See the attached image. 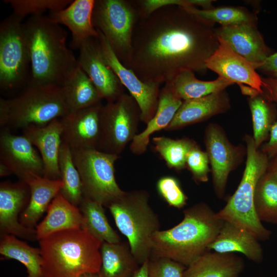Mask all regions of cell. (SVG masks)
<instances>
[{
	"label": "cell",
	"mask_w": 277,
	"mask_h": 277,
	"mask_svg": "<svg viewBox=\"0 0 277 277\" xmlns=\"http://www.w3.org/2000/svg\"><path fill=\"white\" fill-rule=\"evenodd\" d=\"M219 44L214 23L169 5L139 19L125 66L144 82L170 83L183 70L206 72Z\"/></svg>",
	"instance_id": "obj_1"
},
{
	"label": "cell",
	"mask_w": 277,
	"mask_h": 277,
	"mask_svg": "<svg viewBox=\"0 0 277 277\" xmlns=\"http://www.w3.org/2000/svg\"><path fill=\"white\" fill-rule=\"evenodd\" d=\"M23 25L30 63L29 83L62 86L78 66L66 45L67 31L43 14L30 16Z\"/></svg>",
	"instance_id": "obj_2"
},
{
	"label": "cell",
	"mask_w": 277,
	"mask_h": 277,
	"mask_svg": "<svg viewBox=\"0 0 277 277\" xmlns=\"http://www.w3.org/2000/svg\"><path fill=\"white\" fill-rule=\"evenodd\" d=\"M183 213L180 223L153 234L149 259L166 258L187 267L209 251L208 246L217 235L224 221L204 202L185 209Z\"/></svg>",
	"instance_id": "obj_3"
},
{
	"label": "cell",
	"mask_w": 277,
	"mask_h": 277,
	"mask_svg": "<svg viewBox=\"0 0 277 277\" xmlns=\"http://www.w3.org/2000/svg\"><path fill=\"white\" fill-rule=\"evenodd\" d=\"M38 243L44 277H79L99 272L102 242L84 229L55 232Z\"/></svg>",
	"instance_id": "obj_4"
},
{
	"label": "cell",
	"mask_w": 277,
	"mask_h": 277,
	"mask_svg": "<svg viewBox=\"0 0 277 277\" xmlns=\"http://www.w3.org/2000/svg\"><path fill=\"white\" fill-rule=\"evenodd\" d=\"M246 147V161L241 182L225 206L216 213L217 216L254 235L258 240H266L271 232L259 219L254 207L255 187L260 177L266 172L269 159L257 148L253 137H244Z\"/></svg>",
	"instance_id": "obj_5"
},
{
	"label": "cell",
	"mask_w": 277,
	"mask_h": 277,
	"mask_svg": "<svg viewBox=\"0 0 277 277\" xmlns=\"http://www.w3.org/2000/svg\"><path fill=\"white\" fill-rule=\"evenodd\" d=\"M69 112L61 86L29 83L18 96L0 98V126L18 129L43 127Z\"/></svg>",
	"instance_id": "obj_6"
},
{
	"label": "cell",
	"mask_w": 277,
	"mask_h": 277,
	"mask_svg": "<svg viewBox=\"0 0 277 277\" xmlns=\"http://www.w3.org/2000/svg\"><path fill=\"white\" fill-rule=\"evenodd\" d=\"M144 190L125 191L108 207L120 231L128 241L131 252L139 265L148 260L151 239L160 230L159 217L149 204Z\"/></svg>",
	"instance_id": "obj_7"
},
{
	"label": "cell",
	"mask_w": 277,
	"mask_h": 277,
	"mask_svg": "<svg viewBox=\"0 0 277 277\" xmlns=\"http://www.w3.org/2000/svg\"><path fill=\"white\" fill-rule=\"evenodd\" d=\"M140 18L136 1L95 0L93 25L125 66L130 59L134 29Z\"/></svg>",
	"instance_id": "obj_8"
},
{
	"label": "cell",
	"mask_w": 277,
	"mask_h": 277,
	"mask_svg": "<svg viewBox=\"0 0 277 277\" xmlns=\"http://www.w3.org/2000/svg\"><path fill=\"white\" fill-rule=\"evenodd\" d=\"M71 151L81 176L83 196L108 207L124 193L115 177L114 164L118 155L96 149Z\"/></svg>",
	"instance_id": "obj_9"
},
{
	"label": "cell",
	"mask_w": 277,
	"mask_h": 277,
	"mask_svg": "<svg viewBox=\"0 0 277 277\" xmlns=\"http://www.w3.org/2000/svg\"><path fill=\"white\" fill-rule=\"evenodd\" d=\"M141 111L135 100L124 93L107 102L100 112V136L97 149L118 155L137 134Z\"/></svg>",
	"instance_id": "obj_10"
},
{
	"label": "cell",
	"mask_w": 277,
	"mask_h": 277,
	"mask_svg": "<svg viewBox=\"0 0 277 277\" xmlns=\"http://www.w3.org/2000/svg\"><path fill=\"white\" fill-rule=\"evenodd\" d=\"M23 19L12 14L0 25V86L17 88L25 82L30 66Z\"/></svg>",
	"instance_id": "obj_11"
},
{
	"label": "cell",
	"mask_w": 277,
	"mask_h": 277,
	"mask_svg": "<svg viewBox=\"0 0 277 277\" xmlns=\"http://www.w3.org/2000/svg\"><path fill=\"white\" fill-rule=\"evenodd\" d=\"M204 144L211 166L213 190L217 197L225 194L229 175L246 156V147L234 145L219 124L209 123L205 128Z\"/></svg>",
	"instance_id": "obj_12"
},
{
	"label": "cell",
	"mask_w": 277,
	"mask_h": 277,
	"mask_svg": "<svg viewBox=\"0 0 277 277\" xmlns=\"http://www.w3.org/2000/svg\"><path fill=\"white\" fill-rule=\"evenodd\" d=\"M103 57L108 66L135 100L141 111V120L147 124L154 116L158 105L160 84L142 81L118 60L104 36L98 30Z\"/></svg>",
	"instance_id": "obj_13"
},
{
	"label": "cell",
	"mask_w": 277,
	"mask_h": 277,
	"mask_svg": "<svg viewBox=\"0 0 277 277\" xmlns=\"http://www.w3.org/2000/svg\"><path fill=\"white\" fill-rule=\"evenodd\" d=\"M77 62L88 76L102 99L107 102L116 100L124 93L125 87L107 64L98 37L84 41L78 48Z\"/></svg>",
	"instance_id": "obj_14"
},
{
	"label": "cell",
	"mask_w": 277,
	"mask_h": 277,
	"mask_svg": "<svg viewBox=\"0 0 277 277\" xmlns=\"http://www.w3.org/2000/svg\"><path fill=\"white\" fill-rule=\"evenodd\" d=\"M0 163L21 181L29 176H44V166L39 152L24 135H16L3 128L0 134Z\"/></svg>",
	"instance_id": "obj_15"
},
{
	"label": "cell",
	"mask_w": 277,
	"mask_h": 277,
	"mask_svg": "<svg viewBox=\"0 0 277 277\" xmlns=\"http://www.w3.org/2000/svg\"><path fill=\"white\" fill-rule=\"evenodd\" d=\"M30 197L28 185L24 181L0 184V233L9 234L31 241L37 240L35 229L22 225L18 215L27 207Z\"/></svg>",
	"instance_id": "obj_16"
},
{
	"label": "cell",
	"mask_w": 277,
	"mask_h": 277,
	"mask_svg": "<svg viewBox=\"0 0 277 277\" xmlns=\"http://www.w3.org/2000/svg\"><path fill=\"white\" fill-rule=\"evenodd\" d=\"M102 103L70 112L60 118L62 142L71 150L97 149L100 136Z\"/></svg>",
	"instance_id": "obj_17"
},
{
	"label": "cell",
	"mask_w": 277,
	"mask_h": 277,
	"mask_svg": "<svg viewBox=\"0 0 277 277\" xmlns=\"http://www.w3.org/2000/svg\"><path fill=\"white\" fill-rule=\"evenodd\" d=\"M206 62L208 69L233 84L247 85L264 93L263 81L256 70L247 60L233 51L222 39Z\"/></svg>",
	"instance_id": "obj_18"
},
{
	"label": "cell",
	"mask_w": 277,
	"mask_h": 277,
	"mask_svg": "<svg viewBox=\"0 0 277 277\" xmlns=\"http://www.w3.org/2000/svg\"><path fill=\"white\" fill-rule=\"evenodd\" d=\"M216 34L218 38L250 63L256 70L273 53L265 44L256 24L221 26L216 28Z\"/></svg>",
	"instance_id": "obj_19"
},
{
	"label": "cell",
	"mask_w": 277,
	"mask_h": 277,
	"mask_svg": "<svg viewBox=\"0 0 277 277\" xmlns=\"http://www.w3.org/2000/svg\"><path fill=\"white\" fill-rule=\"evenodd\" d=\"M23 131V135L39 152L44 166V176L50 180H61L58 157L62 143V129L60 118L43 127L31 125Z\"/></svg>",
	"instance_id": "obj_20"
},
{
	"label": "cell",
	"mask_w": 277,
	"mask_h": 277,
	"mask_svg": "<svg viewBox=\"0 0 277 277\" xmlns=\"http://www.w3.org/2000/svg\"><path fill=\"white\" fill-rule=\"evenodd\" d=\"M230 100L225 90L191 100L183 101L173 120L165 129L173 131L200 123L228 111Z\"/></svg>",
	"instance_id": "obj_21"
},
{
	"label": "cell",
	"mask_w": 277,
	"mask_h": 277,
	"mask_svg": "<svg viewBox=\"0 0 277 277\" xmlns=\"http://www.w3.org/2000/svg\"><path fill=\"white\" fill-rule=\"evenodd\" d=\"M95 0L73 1L64 9L49 12L48 17L53 22L66 26L71 32V48L78 49L86 40L98 37L92 23Z\"/></svg>",
	"instance_id": "obj_22"
},
{
	"label": "cell",
	"mask_w": 277,
	"mask_h": 277,
	"mask_svg": "<svg viewBox=\"0 0 277 277\" xmlns=\"http://www.w3.org/2000/svg\"><path fill=\"white\" fill-rule=\"evenodd\" d=\"M164 84L160 90L154 116L146 124L145 129L137 134L131 142L130 150L136 155L142 154L147 150L150 137L153 133L167 127L183 102L174 93L169 83Z\"/></svg>",
	"instance_id": "obj_23"
},
{
	"label": "cell",
	"mask_w": 277,
	"mask_h": 277,
	"mask_svg": "<svg viewBox=\"0 0 277 277\" xmlns=\"http://www.w3.org/2000/svg\"><path fill=\"white\" fill-rule=\"evenodd\" d=\"M259 241L248 232L224 221L219 233L208 249L220 253L240 252L249 260L259 263L263 261V251Z\"/></svg>",
	"instance_id": "obj_24"
},
{
	"label": "cell",
	"mask_w": 277,
	"mask_h": 277,
	"mask_svg": "<svg viewBox=\"0 0 277 277\" xmlns=\"http://www.w3.org/2000/svg\"><path fill=\"white\" fill-rule=\"evenodd\" d=\"M29 186L30 197L29 203L21 214L20 223L30 229H35L38 221L56 195L63 183L61 180H50L44 176L32 175L24 181Z\"/></svg>",
	"instance_id": "obj_25"
},
{
	"label": "cell",
	"mask_w": 277,
	"mask_h": 277,
	"mask_svg": "<svg viewBox=\"0 0 277 277\" xmlns=\"http://www.w3.org/2000/svg\"><path fill=\"white\" fill-rule=\"evenodd\" d=\"M244 268L243 259L234 253L208 251L186 267L183 277H240Z\"/></svg>",
	"instance_id": "obj_26"
},
{
	"label": "cell",
	"mask_w": 277,
	"mask_h": 277,
	"mask_svg": "<svg viewBox=\"0 0 277 277\" xmlns=\"http://www.w3.org/2000/svg\"><path fill=\"white\" fill-rule=\"evenodd\" d=\"M44 219L36 227L38 241L59 231L82 228L83 215L79 208L58 193L50 204Z\"/></svg>",
	"instance_id": "obj_27"
},
{
	"label": "cell",
	"mask_w": 277,
	"mask_h": 277,
	"mask_svg": "<svg viewBox=\"0 0 277 277\" xmlns=\"http://www.w3.org/2000/svg\"><path fill=\"white\" fill-rule=\"evenodd\" d=\"M100 252L102 264L98 272L99 277H133L140 267L128 242H103Z\"/></svg>",
	"instance_id": "obj_28"
},
{
	"label": "cell",
	"mask_w": 277,
	"mask_h": 277,
	"mask_svg": "<svg viewBox=\"0 0 277 277\" xmlns=\"http://www.w3.org/2000/svg\"><path fill=\"white\" fill-rule=\"evenodd\" d=\"M61 87L69 112L102 103L96 88L78 64Z\"/></svg>",
	"instance_id": "obj_29"
},
{
	"label": "cell",
	"mask_w": 277,
	"mask_h": 277,
	"mask_svg": "<svg viewBox=\"0 0 277 277\" xmlns=\"http://www.w3.org/2000/svg\"><path fill=\"white\" fill-rule=\"evenodd\" d=\"M0 253L5 259L15 260L26 267L27 277H44L39 248L32 247L15 236L1 235Z\"/></svg>",
	"instance_id": "obj_30"
},
{
	"label": "cell",
	"mask_w": 277,
	"mask_h": 277,
	"mask_svg": "<svg viewBox=\"0 0 277 277\" xmlns=\"http://www.w3.org/2000/svg\"><path fill=\"white\" fill-rule=\"evenodd\" d=\"M174 93L182 101L197 98L211 93L223 91L234 84L223 78L218 77L211 81L197 79L194 72L185 70L179 73L170 83Z\"/></svg>",
	"instance_id": "obj_31"
},
{
	"label": "cell",
	"mask_w": 277,
	"mask_h": 277,
	"mask_svg": "<svg viewBox=\"0 0 277 277\" xmlns=\"http://www.w3.org/2000/svg\"><path fill=\"white\" fill-rule=\"evenodd\" d=\"M78 208L83 218L82 229L102 242L118 243L121 241L109 223L101 204L83 196Z\"/></svg>",
	"instance_id": "obj_32"
},
{
	"label": "cell",
	"mask_w": 277,
	"mask_h": 277,
	"mask_svg": "<svg viewBox=\"0 0 277 277\" xmlns=\"http://www.w3.org/2000/svg\"><path fill=\"white\" fill-rule=\"evenodd\" d=\"M247 100L252 116L253 139L255 147L260 148L268 140L270 130L277 121L276 105L264 93L248 97Z\"/></svg>",
	"instance_id": "obj_33"
},
{
	"label": "cell",
	"mask_w": 277,
	"mask_h": 277,
	"mask_svg": "<svg viewBox=\"0 0 277 277\" xmlns=\"http://www.w3.org/2000/svg\"><path fill=\"white\" fill-rule=\"evenodd\" d=\"M58 167L63 187L61 194L72 204L78 207L83 198V187L80 173L74 163L70 148L62 142Z\"/></svg>",
	"instance_id": "obj_34"
},
{
	"label": "cell",
	"mask_w": 277,
	"mask_h": 277,
	"mask_svg": "<svg viewBox=\"0 0 277 277\" xmlns=\"http://www.w3.org/2000/svg\"><path fill=\"white\" fill-rule=\"evenodd\" d=\"M254 204L261 222L277 224V179L266 171L257 183Z\"/></svg>",
	"instance_id": "obj_35"
},
{
	"label": "cell",
	"mask_w": 277,
	"mask_h": 277,
	"mask_svg": "<svg viewBox=\"0 0 277 277\" xmlns=\"http://www.w3.org/2000/svg\"><path fill=\"white\" fill-rule=\"evenodd\" d=\"M152 143L167 166L177 171L186 168L188 154L197 145L193 140L188 137L174 140L165 136L153 137Z\"/></svg>",
	"instance_id": "obj_36"
},
{
	"label": "cell",
	"mask_w": 277,
	"mask_h": 277,
	"mask_svg": "<svg viewBox=\"0 0 277 277\" xmlns=\"http://www.w3.org/2000/svg\"><path fill=\"white\" fill-rule=\"evenodd\" d=\"M188 12L221 26L243 24H256L257 17L248 9L240 6H222L210 9H200L195 7H184Z\"/></svg>",
	"instance_id": "obj_37"
},
{
	"label": "cell",
	"mask_w": 277,
	"mask_h": 277,
	"mask_svg": "<svg viewBox=\"0 0 277 277\" xmlns=\"http://www.w3.org/2000/svg\"><path fill=\"white\" fill-rule=\"evenodd\" d=\"M71 0H5L9 4L15 16L23 19L27 15L43 14L47 10L56 11L64 9Z\"/></svg>",
	"instance_id": "obj_38"
},
{
	"label": "cell",
	"mask_w": 277,
	"mask_h": 277,
	"mask_svg": "<svg viewBox=\"0 0 277 277\" xmlns=\"http://www.w3.org/2000/svg\"><path fill=\"white\" fill-rule=\"evenodd\" d=\"M156 189L160 195L170 206L181 209L187 204L188 197L176 177L170 175L161 177L156 183Z\"/></svg>",
	"instance_id": "obj_39"
},
{
	"label": "cell",
	"mask_w": 277,
	"mask_h": 277,
	"mask_svg": "<svg viewBox=\"0 0 277 277\" xmlns=\"http://www.w3.org/2000/svg\"><path fill=\"white\" fill-rule=\"evenodd\" d=\"M209 160L206 151L197 145L188 153L186 159V168L190 171L192 179L196 183H205L208 181Z\"/></svg>",
	"instance_id": "obj_40"
},
{
	"label": "cell",
	"mask_w": 277,
	"mask_h": 277,
	"mask_svg": "<svg viewBox=\"0 0 277 277\" xmlns=\"http://www.w3.org/2000/svg\"><path fill=\"white\" fill-rule=\"evenodd\" d=\"M186 267L166 258H153L148 260V277H183Z\"/></svg>",
	"instance_id": "obj_41"
},
{
	"label": "cell",
	"mask_w": 277,
	"mask_h": 277,
	"mask_svg": "<svg viewBox=\"0 0 277 277\" xmlns=\"http://www.w3.org/2000/svg\"><path fill=\"white\" fill-rule=\"evenodd\" d=\"M141 18L146 17L156 10L169 5L183 7H199L200 0H140L136 1Z\"/></svg>",
	"instance_id": "obj_42"
},
{
	"label": "cell",
	"mask_w": 277,
	"mask_h": 277,
	"mask_svg": "<svg viewBox=\"0 0 277 277\" xmlns=\"http://www.w3.org/2000/svg\"><path fill=\"white\" fill-rule=\"evenodd\" d=\"M259 149L269 160L277 155V121L270 130L268 140Z\"/></svg>",
	"instance_id": "obj_43"
},
{
	"label": "cell",
	"mask_w": 277,
	"mask_h": 277,
	"mask_svg": "<svg viewBox=\"0 0 277 277\" xmlns=\"http://www.w3.org/2000/svg\"><path fill=\"white\" fill-rule=\"evenodd\" d=\"M257 70L267 77L277 79V52L268 56Z\"/></svg>",
	"instance_id": "obj_44"
},
{
	"label": "cell",
	"mask_w": 277,
	"mask_h": 277,
	"mask_svg": "<svg viewBox=\"0 0 277 277\" xmlns=\"http://www.w3.org/2000/svg\"><path fill=\"white\" fill-rule=\"evenodd\" d=\"M264 94L271 102L277 105V79L270 77H262Z\"/></svg>",
	"instance_id": "obj_45"
},
{
	"label": "cell",
	"mask_w": 277,
	"mask_h": 277,
	"mask_svg": "<svg viewBox=\"0 0 277 277\" xmlns=\"http://www.w3.org/2000/svg\"><path fill=\"white\" fill-rule=\"evenodd\" d=\"M266 171L277 179V155L269 160Z\"/></svg>",
	"instance_id": "obj_46"
},
{
	"label": "cell",
	"mask_w": 277,
	"mask_h": 277,
	"mask_svg": "<svg viewBox=\"0 0 277 277\" xmlns=\"http://www.w3.org/2000/svg\"><path fill=\"white\" fill-rule=\"evenodd\" d=\"M243 94L248 97H252L257 95L259 93L256 90L245 85H239Z\"/></svg>",
	"instance_id": "obj_47"
},
{
	"label": "cell",
	"mask_w": 277,
	"mask_h": 277,
	"mask_svg": "<svg viewBox=\"0 0 277 277\" xmlns=\"http://www.w3.org/2000/svg\"><path fill=\"white\" fill-rule=\"evenodd\" d=\"M148 260L141 265L133 277H148Z\"/></svg>",
	"instance_id": "obj_48"
},
{
	"label": "cell",
	"mask_w": 277,
	"mask_h": 277,
	"mask_svg": "<svg viewBox=\"0 0 277 277\" xmlns=\"http://www.w3.org/2000/svg\"><path fill=\"white\" fill-rule=\"evenodd\" d=\"M12 174L10 170L4 165L0 163V176H6Z\"/></svg>",
	"instance_id": "obj_49"
},
{
	"label": "cell",
	"mask_w": 277,
	"mask_h": 277,
	"mask_svg": "<svg viewBox=\"0 0 277 277\" xmlns=\"http://www.w3.org/2000/svg\"><path fill=\"white\" fill-rule=\"evenodd\" d=\"M79 277H99V276L98 275V273H87L82 274Z\"/></svg>",
	"instance_id": "obj_50"
}]
</instances>
